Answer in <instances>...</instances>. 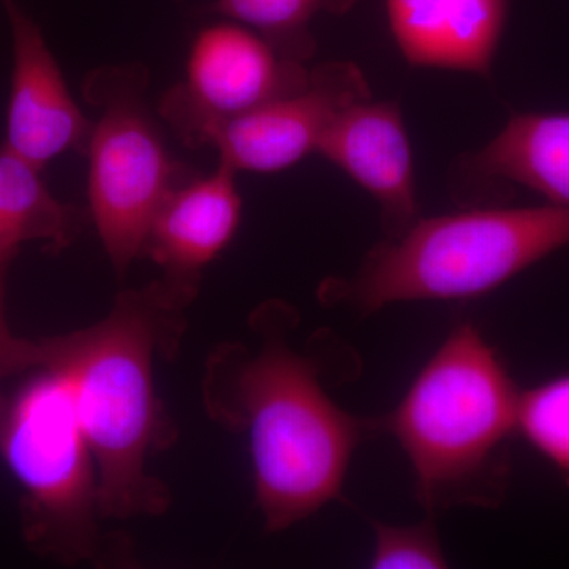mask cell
Returning <instances> with one entry per match:
<instances>
[{
	"label": "cell",
	"mask_w": 569,
	"mask_h": 569,
	"mask_svg": "<svg viewBox=\"0 0 569 569\" xmlns=\"http://www.w3.org/2000/svg\"><path fill=\"white\" fill-rule=\"evenodd\" d=\"M258 346L224 342L206 358L201 396L208 417L249 441L254 500L268 533H279L339 498L356 448L378 422L332 402L316 355L287 335L296 316L268 302L250 320Z\"/></svg>",
	"instance_id": "obj_1"
},
{
	"label": "cell",
	"mask_w": 569,
	"mask_h": 569,
	"mask_svg": "<svg viewBox=\"0 0 569 569\" xmlns=\"http://www.w3.org/2000/svg\"><path fill=\"white\" fill-rule=\"evenodd\" d=\"M189 306L159 279L121 291L97 323L43 339V366L66 378L96 459L103 520L162 516L173 501L167 485L146 467L152 451L176 440L156 392L153 358L171 361L178 355Z\"/></svg>",
	"instance_id": "obj_2"
},
{
	"label": "cell",
	"mask_w": 569,
	"mask_h": 569,
	"mask_svg": "<svg viewBox=\"0 0 569 569\" xmlns=\"http://www.w3.org/2000/svg\"><path fill=\"white\" fill-rule=\"evenodd\" d=\"M520 392L473 325L458 326L419 370L399 406L378 421L413 468L430 512L493 505L503 488V449L518 432Z\"/></svg>",
	"instance_id": "obj_3"
},
{
	"label": "cell",
	"mask_w": 569,
	"mask_h": 569,
	"mask_svg": "<svg viewBox=\"0 0 569 569\" xmlns=\"http://www.w3.org/2000/svg\"><path fill=\"white\" fill-rule=\"evenodd\" d=\"M565 247L568 206L419 217L402 234L370 250L351 279L326 282L320 298L362 313L396 302L478 298Z\"/></svg>",
	"instance_id": "obj_4"
},
{
	"label": "cell",
	"mask_w": 569,
	"mask_h": 569,
	"mask_svg": "<svg viewBox=\"0 0 569 569\" xmlns=\"http://www.w3.org/2000/svg\"><path fill=\"white\" fill-rule=\"evenodd\" d=\"M0 456L20 485L22 537L32 552L63 565L133 563L129 539L100 529L96 459L54 367L33 370L7 402Z\"/></svg>",
	"instance_id": "obj_5"
},
{
	"label": "cell",
	"mask_w": 569,
	"mask_h": 569,
	"mask_svg": "<svg viewBox=\"0 0 569 569\" xmlns=\"http://www.w3.org/2000/svg\"><path fill=\"white\" fill-rule=\"evenodd\" d=\"M142 66L100 67L84 84V99L99 108L84 156L89 160L88 213L116 276L142 257L160 206L193 173L168 149L146 100Z\"/></svg>",
	"instance_id": "obj_6"
},
{
	"label": "cell",
	"mask_w": 569,
	"mask_h": 569,
	"mask_svg": "<svg viewBox=\"0 0 569 569\" xmlns=\"http://www.w3.org/2000/svg\"><path fill=\"white\" fill-rule=\"evenodd\" d=\"M305 61L284 54L241 22H217L194 37L186 78L160 100V116L179 137L206 122L233 118L299 91L310 81Z\"/></svg>",
	"instance_id": "obj_7"
},
{
	"label": "cell",
	"mask_w": 569,
	"mask_h": 569,
	"mask_svg": "<svg viewBox=\"0 0 569 569\" xmlns=\"http://www.w3.org/2000/svg\"><path fill=\"white\" fill-rule=\"evenodd\" d=\"M367 99L369 86L355 63H323L310 71V81L299 91L233 118L206 122L182 141L216 149L220 163L236 173H277L318 151L336 116Z\"/></svg>",
	"instance_id": "obj_8"
},
{
	"label": "cell",
	"mask_w": 569,
	"mask_h": 569,
	"mask_svg": "<svg viewBox=\"0 0 569 569\" xmlns=\"http://www.w3.org/2000/svg\"><path fill=\"white\" fill-rule=\"evenodd\" d=\"M13 40L6 141L2 148L43 170L69 151L84 153L92 122L86 119L67 88L36 21L18 6L2 0Z\"/></svg>",
	"instance_id": "obj_9"
},
{
	"label": "cell",
	"mask_w": 569,
	"mask_h": 569,
	"mask_svg": "<svg viewBox=\"0 0 569 569\" xmlns=\"http://www.w3.org/2000/svg\"><path fill=\"white\" fill-rule=\"evenodd\" d=\"M242 217L236 171L190 176L168 194L153 217L142 257L162 269L160 280L193 302L209 264L230 246Z\"/></svg>",
	"instance_id": "obj_10"
},
{
	"label": "cell",
	"mask_w": 569,
	"mask_h": 569,
	"mask_svg": "<svg viewBox=\"0 0 569 569\" xmlns=\"http://www.w3.org/2000/svg\"><path fill=\"white\" fill-rule=\"evenodd\" d=\"M317 152L376 198L388 239L417 222L413 159L396 103L350 104L328 127Z\"/></svg>",
	"instance_id": "obj_11"
},
{
	"label": "cell",
	"mask_w": 569,
	"mask_h": 569,
	"mask_svg": "<svg viewBox=\"0 0 569 569\" xmlns=\"http://www.w3.org/2000/svg\"><path fill=\"white\" fill-rule=\"evenodd\" d=\"M509 0H387L389 29L411 66L489 74Z\"/></svg>",
	"instance_id": "obj_12"
},
{
	"label": "cell",
	"mask_w": 569,
	"mask_h": 569,
	"mask_svg": "<svg viewBox=\"0 0 569 569\" xmlns=\"http://www.w3.org/2000/svg\"><path fill=\"white\" fill-rule=\"evenodd\" d=\"M460 186L515 182L569 208V112L516 114L481 151L462 157Z\"/></svg>",
	"instance_id": "obj_13"
},
{
	"label": "cell",
	"mask_w": 569,
	"mask_h": 569,
	"mask_svg": "<svg viewBox=\"0 0 569 569\" xmlns=\"http://www.w3.org/2000/svg\"><path fill=\"white\" fill-rule=\"evenodd\" d=\"M89 223L88 209L56 198L40 168L0 148V272H9L28 242H43L47 252L61 253Z\"/></svg>",
	"instance_id": "obj_14"
},
{
	"label": "cell",
	"mask_w": 569,
	"mask_h": 569,
	"mask_svg": "<svg viewBox=\"0 0 569 569\" xmlns=\"http://www.w3.org/2000/svg\"><path fill=\"white\" fill-rule=\"evenodd\" d=\"M358 0H217L212 10L266 39L291 58L307 61L316 50L309 24L317 14L347 13Z\"/></svg>",
	"instance_id": "obj_15"
},
{
	"label": "cell",
	"mask_w": 569,
	"mask_h": 569,
	"mask_svg": "<svg viewBox=\"0 0 569 569\" xmlns=\"http://www.w3.org/2000/svg\"><path fill=\"white\" fill-rule=\"evenodd\" d=\"M518 432L569 478V373L520 392Z\"/></svg>",
	"instance_id": "obj_16"
},
{
	"label": "cell",
	"mask_w": 569,
	"mask_h": 569,
	"mask_svg": "<svg viewBox=\"0 0 569 569\" xmlns=\"http://www.w3.org/2000/svg\"><path fill=\"white\" fill-rule=\"evenodd\" d=\"M373 550L370 568L437 569L447 568L448 560L430 520L417 526L373 523Z\"/></svg>",
	"instance_id": "obj_17"
},
{
	"label": "cell",
	"mask_w": 569,
	"mask_h": 569,
	"mask_svg": "<svg viewBox=\"0 0 569 569\" xmlns=\"http://www.w3.org/2000/svg\"><path fill=\"white\" fill-rule=\"evenodd\" d=\"M6 277L0 272V381L40 369L47 359L44 340L22 339L10 331L6 318Z\"/></svg>",
	"instance_id": "obj_18"
},
{
	"label": "cell",
	"mask_w": 569,
	"mask_h": 569,
	"mask_svg": "<svg viewBox=\"0 0 569 569\" xmlns=\"http://www.w3.org/2000/svg\"><path fill=\"white\" fill-rule=\"evenodd\" d=\"M7 402H9V399L0 395V418H2L3 411H6Z\"/></svg>",
	"instance_id": "obj_19"
}]
</instances>
